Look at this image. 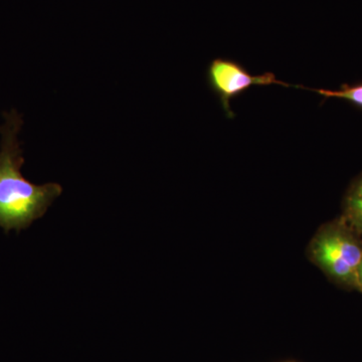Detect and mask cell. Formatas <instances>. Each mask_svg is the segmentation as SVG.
I'll return each mask as SVG.
<instances>
[{
  "instance_id": "1",
  "label": "cell",
  "mask_w": 362,
  "mask_h": 362,
  "mask_svg": "<svg viewBox=\"0 0 362 362\" xmlns=\"http://www.w3.org/2000/svg\"><path fill=\"white\" fill-rule=\"evenodd\" d=\"M4 117L6 123L0 128V226L9 232L28 228L42 218L63 188L58 183L33 185L23 177L21 168L25 159L18 141L23 119L16 111Z\"/></svg>"
},
{
  "instance_id": "2",
  "label": "cell",
  "mask_w": 362,
  "mask_h": 362,
  "mask_svg": "<svg viewBox=\"0 0 362 362\" xmlns=\"http://www.w3.org/2000/svg\"><path fill=\"white\" fill-rule=\"evenodd\" d=\"M308 255L333 282L356 290L362 239L342 216L319 228L309 245Z\"/></svg>"
},
{
  "instance_id": "3",
  "label": "cell",
  "mask_w": 362,
  "mask_h": 362,
  "mask_svg": "<svg viewBox=\"0 0 362 362\" xmlns=\"http://www.w3.org/2000/svg\"><path fill=\"white\" fill-rule=\"evenodd\" d=\"M206 80L211 90L220 99L221 107L228 119L235 117L230 108L232 100L244 94L252 86L296 87L278 80L275 74L271 71L263 75H252L239 62L223 58H216L211 62L207 66Z\"/></svg>"
},
{
  "instance_id": "4",
  "label": "cell",
  "mask_w": 362,
  "mask_h": 362,
  "mask_svg": "<svg viewBox=\"0 0 362 362\" xmlns=\"http://www.w3.org/2000/svg\"><path fill=\"white\" fill-rule=\"evenodd\" d=\"M341 216L362 239V175L354 180L345 194Z\"/></svg>"
},
{
  "instance_id": "5",
  "label": "cell",
  "mask_w": 362,
  "mask_h": 362,
  "mask_svg": "<svg viewBox=\"0 0 362 362\" xmlns=\"http://www.w3.org/2000/svg\"><path fill=\"white\" fill-rule=\"evenodd\" d=\"M312 92H315L325 99L329 98H335V99L345 100L350 104L358 107L362 109V83L354 86L345 85L342 86L338 90H326V89H308Z\"/></svg>"
},
{
  "instance_id": "6",
  "label": "cell",
  "mask_w": 362,
  "mask_h": 362,
  "mask_svg": "<svg viewBox=\"0 0 362 362\" xmlns=\"http://www.w3.org/2000/svg\"><path fill=\"white\" fill-rule=\"evenodd\" d=\"M356 290L362 292V259L361 265L358 267V271H357V286Z\"/></svg>"
}]
</instances>
